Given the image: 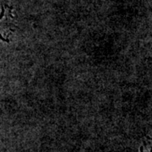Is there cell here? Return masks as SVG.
Wrapping results in <instances>:
<instances>
[{"label":"cell","mask_w":152,"mask_h":152,"mask_svg":"<svg viewBox=\"0 0 152 152\" xmlns=\"http://www.w3.org/2000/svg\"><path fill=\"white\" fill-rule=\"evenodd\" d=\"M4 14H5V9H4V6H2V10H1V13H0V20L4 18ZM0 38H1V40H2V41H4V42H9L8 40H6L5 38L3 37V36L1 35V33H0Z\"/></svg>","instance_id":"obj_1"}]
</instances>
